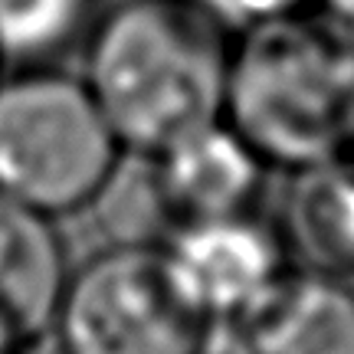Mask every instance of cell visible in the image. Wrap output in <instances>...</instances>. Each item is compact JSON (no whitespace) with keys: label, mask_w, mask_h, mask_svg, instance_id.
Wrapping results in <instances>:
<instances>
[{"label":"cell","mask_w":354,"mask_h":354,"mask_svg":"<svg viewBox=\"0 0 354 354\" xmlns=\"http://www.w3.org/2000/svg\"><path fill=\"white\" fill-rule=\"evenodd\" d=\"M230 33L194 0H118L86 50V86L122 148L158 154L223 118Z\"/></svg>","instance_id":"6da1fadb"},{"label":"cell","mask_w":354,"mask_h":354,"mask_svg":"<svg viewBox=\"0 0 354 354\" xmlns=\"http://www.w3.org/2000/svg\"><path fill=\"white\" fill-rule=\"evenodd\" d=\"M223 118L286 174L354 151V43L315 10L230 39Z\"/></svg>","instance_id":"7a4b0ae2"},{"label":"cell","mask_w":354,"mask_h":354,"mask_svg":"<svg viewBox=\"0 0 354 354\" xmlns=\"http://www.w3.org/2000/svg\"><path fill=\"white\" fill-rule=\"evenodd\" d=\"M86 79L24 66L0 76V194L46 216L86 210L122 161Z\"/></svg>","instance_id":"3957f363"},{"label":"cell","mask_w":354,"mask_h":354,"mask_svg":"<svg viewBox=\"0 0 354 354\" xmlns=\"http://www.w3.org/2000/svg\"><path fill=\"white\" fill-rule=\"evenodd\" d=\"M53 335L63 354H210L214 344L161 246L115 243L69 269Z\"/></svg>","instance_id":"277c9868"},{"label":"cell","mask_w":354,"mask_h":354,"mask_svg":"<svg viewBox=\"0 0 354 354\" xmlns=\"http://www.w3.org/2000/svg\"><path fill=\"white\" fill-rule=\"evenodd\" d=\"M177 289L210 325H223L292 269L276 223L253 210L184 220L161 243Z\"/></svg>","instance_id":"5b68a950"},{"label":"cell","mask_w":354,"mask_h":354,"mask_svg":"<svg viewBox=\"0 0 354 354\" xmlns=\"http://www.w3.org/2000/svg\"><path fill=\"white\" fill-rule=\"evenodd\" d=\"M210 354H354V286L292 266L263 299L216 325Z\"/></svg>","instance_id":"8992f818"},{"label":"cell","mask_w":354,"mask_h":354,"mask_svg":"<svg viewBox=\"0 0 354 354\" xmlns=\"http://www.w3.org/2000/svg\"><path fill=\"white\" fill-rule=\"evenodd\" d=\"M151 161L177 223L253 210L269 171L227 118L171 141Z\"/></svg>","instance_id":"52a82bcc"},{"label":"cell","mask_w":354,"mask_h":354,"mask_svg":"<svg viewBox=\"0 0 354 354\" xmlns=\"http://www.w3.org/2000/svg\"><path fill=\"white\" fill-rule=\"evenodd\" d=\"M69 269L56 220L0 194V318L24 344L53 331Z\"/></svg>","instance_id":"ba28073f"},{"label":"cell","mask_w":354,"mask_h":354,"mask_svg":"<svg viewBox=\"0 0 354 354\" xmlns=\"http://www.w3.org/2000/svg\"><path fill=\"white\" fill-rule=\"evenodd\" d=\"M276 230L292 266L354 279V151L292 171Z\"/></svg>","instance_id":"9c48e42d"},{"label":"cell","mask_w":354,"mask_h":354,"mask_svg":"<svg viewBox=\"0 0 354 354\" xmlns=\"http://www.w3.org/2000/svg\"><path fill=\"white\" fill-rule=\"evenodd\" d=\"M88 207L95 210V223L115 246H161L177 227L154 174L151 154H122Z\"/></svg>","instance_id":"30bf717a"},{"label":"cell","mask_w":354,"mask_h":354,"mask_svg":"<svg viewBox=\"0 0 354 354\" xmlns=\"http://www.w3.org/2000/svg\"><path fill=\"white\" fill-rule=\"evenodd\" d=\"M88 0H0V59L43 66L86 24Z\"/></svg>","instance_id":"8fae6325"},{"label":"cell","mask_w":354,"mask_h":354,"mask_svg":"<svg viewBox=\"0 0 354 354\" xmlns=\"http://www.w3.org/2000/svg\"><path fill=\"white\" fill-rule=\"evenodd\" d=\"M194 3L210 20H216V24L223 26L230 37L308 7V0H194Z\"/></svg>","instance_id":"7c38bea8"},{"label":"cell","mask_w":354,"mask_h":354,"mask_svg":"<svg viewBox=\"0 0 354 354\" xmlns=\"http://www.w3.org/2000/svg\"><path fill=\"white\" fill-rule=\"evenodd\" d=\"M308 10H315L354 43V0H308Z\"/></svg>","instance_id":"4fadbf2b"},{"label":"cell","mask_w":354,"mask_h":354,"mask_svg":"<svg viewBox=\"0 0 354 354\" xmlns=\"http://www.w3.org/2000/svg\"><path fill=\"white\" fill-rule=\"evenodd\" d=\"M24 348H26V344L20 342V335H17V331H13L10 325L0 318V354H20Z\"/></svg>","instance_id":"5bb4252c"},{"label":"cell","mask_w":354,"mask_h":354,"mask_svg":"<svg viewBox=\"0 0 354 354\" xmlns=\"http://www.w3.org/2000/svg\"><path fill=\"white\" fill-rule=\"evenodd\" d=\"M0 63H3V59H0Z\"/></svg>","instance_id":"9a60e30c"}]
</instances>
